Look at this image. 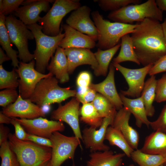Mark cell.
I'll use <instances>...</instances> for the list:
<instances>
[{
    "instance_id": "6da1fadb",
    "label": "cell",
    "mask_w": 166,
    "mask_h": 166,
    "mask_svg": "<svg viewBox=\"0 0 166 166\" xmlns=\"http://www.w3.org/2000/svg\"><path fill=\"white\" fill-rule=\"evenodd\" d=\"M136 23L131 37L137 59L144 66L153 65L166 54V38L161 24L150 18Z\"/></svg>"
},
{
    "instance_id": "7a4b0ae2",
    "label": "cell",
    "mask_w": 166,
    "mask_h": 166,
    "mask_svg": "<svg viewBox=\"0 0 166 166\" xmlns=\"http://www.w3.org/2000/svg\"><path fill=\"white\" fill-rule=\"evenodd\" d=\"M9 142L15 154L20 166H45L50 162L51 148L40 145L32 141L17 138L10 133Z\"/></svg>"
},
{
    "instance_id": "3957f363",
    "label": "cell",
    "mask_w": 166,
    "mask_h": 166,
    "mask_svg": "<svg viewBox=\"0 0 166 166\" xmlns=\"http://www.w3.org/2000/svg\"><path fill=\"white\" fill-rule=\"evenodd\" d=\"M91 15L97 29L98 36L97 47L102 50L111 48L119 43L124 35L133 32L137 24L111 22L104 19L98 11H93Z\"/></svg>"
},
{
    "instance_id": "277c9868",
    "label": "cell",
    "mask_w": 166,
    "mask_h": 166,
    "mask_svg": "<svg viewBox=\"0 0 166 166\" xmlns=\"http://www.w3.org/2000/svg\"><path fill=\"white\" fill-rule=\"evenodd\" d=\"M53 75L43 79L38 84L33 94L28 99L38 106L60 103L71 97H75L77 91L69 87L62 88Z\"/></svg>"
},
{
    "instance_id": "5b68a950",
    "label": "cell",
    "mask_w": 166,
    "mask_h": 166,
    "mask_svg": "<svg viewBox=\"0 0 166 166\" xmlns=\"http://www.w3.org/2000/svg\"><path fill=\"white\" fill-rule=\"evenodd\" d=\"M27 26L33 33L36 43V49L34 51L35 69L45 74L50 59L55 52L65 34L61 32L57 36H50L44 34L42 26L37 23Z\"/></svg>"
},
{
    "instance_id": "8992f818",
    "label": "cell",
    "mask_w": 166,
    "mask_h": 166,
    "mask_svg": "<svg viewBox=\"0 0 166 166\" xmlns=\"http://www.w3.org/2000/svg\"><path fill=\"white\" fill-rule=\"evenodd\" d=\"M108 18L115 22L132 24L146 18L159 21L163 20V11L160 10L154 0H148L141 4L129 5L111 11Z\"/></svg>"
},
{
    "instance_id": "52a82bcc",
    "label": "cell",
    "mask_w": 166,
    "mask_h": 166,
    "mask_svg": "<svg viewBox=\"0 0 166 166\" xmlns=\"http://www.w3.org/2000/svg\"><path fill=\"white\" fill-rule=\"evenodd\" d=\"M5 25L11 42L18 49L20 60L25 63L31 61L34 55L29 50L28 41L34 38L32 32L22 21L11 14L6 17Z\"/></svg>"
},
{
    "instance_id": "ba28073f",
    "label": "cell",
    "mask_w": 166,
    "mask_h": 166,
    "mask_svg": "<svg viewBox=\"0 0 166 166\" xmlns=\"http://www.w3.org/2000/svg\"><path fill=\"white\" fill-rule=\"evenodd\" d=\"M81 6L78 0H56L51 8L38 21L43 32L55 36L61 32L60 25L62 19L68 13Z\"/></svg>"
},
{
    "instance_id": "9c48e42d",
    "label": "cell",
    "mask_w": 166,
    "mask_h": 166,
    "mask_svg": "<svg viewBox=\"0 0 166 166\" xmlns=\"http://www.w3.org/2000/svg\"><path fill=\"white\" fill-rule=\"evenodd\" d=\"M49 139L52 144L49 166H60L67 159L73 160L77 146L82 149L80 140L75 136H67L56 132Z\"/></svg>"
},
{
    "instance_id": "30bf717a",
    "label": "cell",
    "mask_w": 166,
    "mask_h": 166,
    "mask_svg": "<svg viewBox=\"0 0 166 166\" xmlns=\"http://www.w3.org/2000/svg\"><path fill=\"white\" fill-rule=\"evenodd\" d=\"M35 64L33 59L28 63L21 61L18 68H15L20 78L18 80L19 94L24 99L30 98L41 80L53 75L50 72L46 74L39 72L35 69Z\"/></svg>"
},
{
    "instance_id": "8fae6325",
    "label": "cell",
    "mask_w": 166,
    "mask_h": 166,
    "mask_svg": "<svg viewBox=\"0 0 166 166\" xmlns=\"http://www.w3.org/2000/svg\"><path fill=\"white\" fill-rule=\"evenodd\" d=\"M112 64L122 74L128 86L127 90H121L120 93L126 97L136 98L140 97L144 87L145 78L153 65L150 64L139 69H131L120 64Z\"/></svg>"
},
{
    "instance_id": "7c38bea8",
    "label": "cell",
    "mask_w": 166,
    "mask_h": 166,
    "mask_svg": "<svg viewBox=\"0 0 166 166\" xmlns=\"http://www.w3.org/2000/svg\"><path fill=\"white\" fill-rule=\"evenodd\" d=\"M19 123L28 133L49 139L53 133L62 132L65 129L61 121L49 120L42 117L33 119L12 117Z\"/></svg>"
},
{
    "instance_id": "4fadbf2b",
    "label": "cell",
    "mask_w": 166,
    "mask_h": 166,
    "mask_svg": "<svg viewBox=\"0 0 166 166\" xmlns=\"http://www.w3.org/2000/svg\"><path fill=\"white\" fill-rule=\"evenodd\" d=\"M80 103L76 97H73L64 105L60 104L52 112L50 117L53 120L66 123L72 128L75 136L82 140L79 118Z\"/></svg>"
},
{
    "instance_id": "5bb4252c",
    "label": "cell",
    "mask_w": 166,
    "mask_h": 166,
    "mask_svg": "<svg viewBox=\"0 0 166 166\" xmlns=\"http://www.w3.org/2000/svg\"><path fill=\"white\" fill-rule=\"evenodd\" d=\"M115 117L104 118L98 129L91 127H85L82 131V140L85 148L92 152L109 150V146L104 143L108 127L111 124Z\"/></svg>"
},
{
    "instance_id": "9a60e30c",
    "label": "cell",
    "mask_w": 166,
    "mask_h": 166,
    "mask_svg": "<svg viewBox=\"0 0 166 166\" xmlns=\"http://www.w3.org/2000/svg\"><path fill=\"white\" fill-rule=\"evenodd\" d=\"M90 12L88 6H81L73 11L66 22L70 27L88 35L96 41L98 40V31L90 17Z\"/></svg>"
},
{
    "instance_id": "2e32d148",
    "label": "cell",
    "mask_w": 166,
    "mask_h": 166,
    "mask_svg": "<svg viewBox=\"0 0 166 166\" xmlns=\"http://www.w3.org/2000/svg\"><path fill=\"white\" fill-rule=\"evenodd\" d=\"M17 100L3 108L2 113L11 117L33 119L40 117H45V113L43 109L28 99H23L19 94Z\"/></svg>"
},
{
    "instance_id": "e0dca14e",
    "label": "cell",
    "mask_w": 166,
    "mask_h": 166,
    "mask_svg": "<svg viewBox=\"0 0 166 166\" xmlns=\"http://www.w3.org/2000/svg\"><path fill=\"white\" fill-rule=\"evenodd\" d=\"M131 114L123 107L117 112L111 126L119 130L135 150L138 149L140 136L137 131L129 124Z\"/></svg>"
},
{
    "instance_id": "ac0fdd59",
    "label": "cell",
    "mask_w": 166,
    "mask_h": 166,
    "mask_svg": "<svg viewBox=\"0 0 166 166\" xmlns=\"http://www.w3.org/2000/svg\"><path fill=\"white\" fill-rule=\"evenodd\" d=\"M115 68L111 63L105 79L97 84L91 83L89 87L107 99L118 110L123 107L119 94L117 91L114 80Z\"/></svg>"
},
{
    "instance_id": "d6986e66",
    "label": "cell",
    "mask_w": 166,
    "mask_h": 166,
    "mask_svg": "<svg viewBox=\"0 0 166 166\" xmlns=\"http://www.w3.org/2000/svg\"><path fill=\"white\" fill-rule=\"evenodd\" d=\"M68 63L69 74L72 73L78 66L89 65L94 70L98 63L94 53L89 49L85 48H69L64 49Z\"/></svg>"
},
{
    "instance_id": "ffe728a7",
    "label": "cell",
    "mask_w": 166,
    "mask_h": 166,
    "mask_svg": "<svg viewBox=\"0 0 166 166\" xmlns=\"http://www.w3.org/2000/svg\"><path fill=\"white\" fill-rule=\"evenodd\" d=\"M54 0H34V2L19 7L14 14L26 26L36 23L41 17L39 14L42 11L46 12L49 8V3Z\"/></svg>"
},
{
    "instance_id": "44dd1931",
    "label": "cell",
    "mask_w": 166,
    "mask_h": 166,
    "mask_svg": "<svg viewBox=\"0 0 166 166\" xmlns=\"http://www.w3.org/2000/svg\"><path fill=\"white\" fill-rule=\"evenodd\" d=\"M62 28L65 36L58 46L64 49L69 48H85L90 49L96 45L95 41L88 35L83 34L70 27L64 24Z\"/></svg>"
},
{
    "instance_id": "7402d4cb",
    "label": "cell",
    "mask_w": 166,
    "mask_h": 166,
    "mask_svg": "<svg viewBox=\"0 0 166 166\" xmlns=\"http://www.w3.org/2000/svg\"><path fill=\"white\" fill-rule=\"evenodd\" d=\"M50 64L47 69L61 83L69 80L68 71V63L64 49L58 46L55 54L52 57Z\"/></svg>"
},
{
    "instance_id": "603a6c76",
    "label": "cell",
    "mask_w": 166,
    "mask_h": 166,
    "mask_svg": "<svg viewBox=\"0 0 166 166\" xmlns=\"http://www.w3.org/2000/svg\"><path fill=\"white\" fill-rule=\"evenodd\" d=\"M120 97L123 104V107L126 109L134 117L136 124L139 128L143 124L148 127L150 126V122L148 118L145 107L140 96L135 99L127 97L120 93Z\"/></svg>"
},
{
    "instance_id": "cb8c5ba5",
    "label": "cell",
    "mask_w": 166,
    "mask_h": 166,
    "mask_svg": "<svg viewBox=\"0 0 166 166\" xmlns=\"http://www.w3.org/2000/svg\"><path fill=\"white\" fill-rule=\"evenodd\" d=\"M125 155L116 154L110 150L91 152L86 166H121Z\"/></svg>"
},
{
    "instance_id": "d4e9b609",
    "label": "cell",
    "mask_w": 166,
    "mask_h": 166,
    "mask_svg": "<svg viewBox=\"0 0 166 166\" xmlns=\"http://www.w3.org/2000/svg\"><path fill=\"white\" fill-rule=\"evenodd\" d=\"M142 152L151 154H166V133L154 131L147 136L142 147Z\"/></svg>"
},
{
    "instance_id": "484cf974",
    "label": "cell",
    "mask_w": 166,
    "mask_h": 166,
    "mask_svg": "<svg viewBox=\"0 0 166 166\" xmlns=\"http://www.w3.org/2000/svg\"><path fill=\"white\" fill-rule=\"evenodd\" d=\"M121 46V43H119L114 47L106 50L98 48L97 51L94 53L98 63L97 68L94 70L96 76L107 75L110 61Z\"/></svg>"
},
{
    "instance_id": "4316f807",
    "label": "cell",
    "mask_w": 166,
    "mask_h": 166,
    "mask_svg": "<svg viewBox=\"0 0 166 166\" xmlns=\"http://www.w3.org/2000/svg\"><path fill=\"white\" fill-rule=\"evenodd\" d=\"M156 80V76L152 75L145 82L140 97L143 100L147 116L151 117L155 113L153 102L155 101Z\"/></svg>"
},
{
    "instance_id": "83f0119b",
    "label": "cell",
    "mask_w": 166,
    "mask_h": 166,
    "mask_svg": "<svg viewBox=\"0 0 166 166\" xmlns=\"http://www.w3.org/2000/svg\"><path fill=\"white\" fill-rule=\"evenodd\" d=\"M6 16L0 14V44L6 54L12 61V65L14 68L19 66L20 62L17 57L18 52L12 47L8 31L5 25Z\"/></svg>"
},
{
    "instance_id": "f1b7e54d",
    "label": "cell",
    "mask_w": 166,
    "mask_h": 166,
    "mask_svg": "<svg viewBox=\"0 0 166 166\" xmlns=\"http://www.w3.org/2000/svg\"><path fill=\"white\" fill-rule=\"evenodd\" d=\"M121 49L117 57L113 59V63L119 64L130 61L138 65L140 64L134 51L132 41L129 34H125L121 38Z\"/></svg>"
},
{
    "instance_id": "f546056e",
    "label": "cell",
    "mask_w": 166,
    "mask_h": 166,
    "mask_svg": "<svg viewBox=\"0 0 166 166\" xmlns=\"http://www.w3.org/2000/svg\"><path fill=\"white\" fill-rule=\"evenodd\" d=\"M105 140H108L110 145L120 148L128 157H131L134 151L121 132L111 126L107 129Z\"/></svg>"
},
{
    "instance_id": "4dcf8cb0",
    "label": "cell",
    "mask_w": 166,
    "mask_h": 166,
    "mask_svg": "<svg viewBox=\"0 0 166 166\" xmlns=\"http://www.w3.org/2000/svg\"><path fill=\"white\" fill-rule=\"evenodd\" d=\"M132 160L139 166H161L166 164V154H151L134 150L131 154Z\"/></svg>"
},
{
    "instance_id": "1f68e13d",
    "label": "cell",
    "mask_w": 166,
    "mask_h": 166,
    "mask_svg": "<svg viewBox=\"0 0 166 166\" xmlns=\"http://www.w3.org/2000/svg\"><path fill=\"white\" fill-rule=\"evenodd\" d=\"M80 114L81 120L90 127L97 129L102 124L103 118L100 115L92 102L82 104Z\"/></svg>"
},
{
    "instance_id": "d6a6232c",
    "label": "cell",
    "mask_w": 166,
    "mask_h": 166,
    "mask_svg": "<svg viewBox=\"0 0 166 166\" xmlns=\"http://www.w3.org/2000/svg\"><path fill=\"white\" fill-rule=\"evenodd\" d=\"M100 115L103 118L115 117L117 111L110 102L101 94L97 93L92 102Z\"/></svg>"
},
{
    "instance_id": "836d02e7",
    "label": "cell",
    "mask_w": 166,
    "mask_h": 166,
    "mask_svg": "<svg viewBox=\"0 0 166 166\" xmlns=\"http://www.w3.org/2000/svg\"><path fill=\"white\" fill-rule=\"evenodd\" d=\"M18 75L14 68L11 71H8L0 65V89H16L19 86Z\"/></svg>"
},
{
    "instance_id": "e575fe53",
    "label": "cell",
    "mask_w": 166,
    "mask_h": 166,
    "mask_svg": "<svg viewBox=\"0 0 166 166\" xmlns=\"http://www.w3.org/2000/svg\"><path fill=\"white\" fill-rule=\"evenodd\" d=\"M0 145L1 166H16L19 164L16 156L12 150L9 141H6Z\"/></svg>"
},
{
    "instance_id": "d590c367",
    "label": "cell",
    "mask_w": 166,
    "mask_h": 166,
    "mask_svg": "<svg viewBox=\"0 0 166 166\" xmlns=\"http://www.w3.org/2000/svg\"><path fill=\"white\" fill-rule=\"evenodd\" d=\"M98 2L100 8L105 11H113L129 5L130 4H139L141 2L140 0H94Z\"/></svg>"
},
{
    "instance_id": "8d00e7d4",
    "label": "cell",
    "mask_w": 166,
    "mask_h": 166,
    "mask_svg": "<svg viewBox=\"0 0 166 166\" xmlns=\"http://www.w3.org/2000/svg\"><path fill=\"white\" fill-rule=\"evenodd\" d=\"M19 94L16 89H6L0 92V105L5 108L14 103Z\"/></svg>"
},
{
    "instance_id": "74e56055",
    "label": "cell",
    "mask_w": 166,
    "mask_h": 166,
    "mask_svg": "<svg viewBox=\"0 0 166 166\" xmlns=\"http://www.w3.org/2000/svg\"><path fill=\"white\" fill-rule=\"evenodd\" d=\"M23 1V0H0V14L6 16L14 12Z\"/></svg>"
},
{
    "instance_id": "f35d334b",
    "label": "cell",
    "mask_w": 166,
    "mask_h": 166,
    "mask_svg": "<svg viewBox=\"0 0 166 166\" xmlns=\"http://www.w3.org/2000/svg\"><path fill=\"white\" fill-rule=\"evenodd\" d=\"M155 101L158 103L166 101V73L156 80Z\"/></svg>"
},
{
    "instance_id": "ab89813d",
    "label": "cell",
    "mask_w": 166,
    "mask_h": 166,
    "mask_svg": "<svg viewBox=\"0 0 166 166\" xmlns=\"http://www.w3.org/2000/svg\"><path fill=\"white\" fill-rule=\"evenodd\" d=\"M150 126L154 131L166 133V105L163 107L157 119L150 122Z\"/></svg>"
},
{
    "instance_id": "60d3db41",
    "label": "cell",
    "mask_w": 166,
    "mask_h": 166,
    "mask_svg": "<svg viewBox=\"0 0 166 166\" xmlns=\"http://www.w3.org/2000/svg\"><path fill=\"white\" fill-rule=\"evenodd\" d=\"M91 81V76L89 73L86 71L80 72L76 79V84L78 88L77 92H81L89 88Z\"/></svg>"
},
{
    "instance_id": "b9f144b4",
    "label": "cell",
    "mask_w": 166,
    "mask_h": 166,
    "mask_svg": "<svg viewBox=\"0 0 166 166\" xmlns=\"http://www.w3.org/2000/svg\"><path fill=\"white\" fill-rule=\"evenodd\" d=\"M95 90L89 87L82 92H77L75 97L82 104L90 103L95 98L97 94Z\"/></svg>"
},
{
    "instance_id": "7bdbcfd3",
    "label": "cell",
    "mask_w": 166,
    "mask_h": 166,
    "mask_svg": "<svg viewBox=\"0 0 166 166\" xmlns=\"http://www.w3.org/2000/svg\"><path fill=\"white\" fill-rule=\"evenodd\" d=\"M166 72V54L158 59L153 65L148 74L150 76Z\"/></svg>"
},
{
    "instance_id": "ee69618b",
    "label": "cell",
    "mask_w": 166,
    "mask_h": 166,
    "mask_svg": "<svg viewBox=\"0 0 166 166\" xmlns=\"http://www.w3.org/2000/svg\"><path fill=\"white\" fill-rule=\"evenodd\" d=\"M12 118L11 124L15 128V135L20 140L27 141L28 133L26 132L22 125L13 118Z\"/></svg>"
},
{
    "instance_id": "f6af8a7d",
    "label": "cell",
    "mask_w": 166,
    "mask_h": 166,
    "mask_svg": "<svg viewBox=\"0 0 166 166\" xmlns=\"http://www.w3.org/2000/svg\"><path fill=\"white\" fill-rule=\"evenodd\" d=\"M27 140L40 145L52 148V143L49 139L45 138L28 133Z\"/></svg>"
},
{
    "instance_id": "bcb514c9",
    "label": "cell",
    "mask_w": 166,
    "mask_h": 166,
    "mask_svg": "<svg viewBox=\"0 0 166 166\" xmlns=\"http://www.w3.org/2000/svg\"><path fill=\"white\" fill-rule=\"evenodd\" d=\"M10 133V129L2 124L0 125V145L7 141Z\"/></svg>"
},
{
    "instance_id": "7dc6e473",
    "label": "cell",
    "mask_w": 166,
    "mask_h": 166,
    "mask_svg": "<svg viewBox=\"0 0 166 166\" xmlns=\"http://www.w3.org/2000/svg\"><path fill=\"white\" fill-rule=\"evenodd\" d=\"M11 118L6 116L4 114L2 111H0V123L1 124H11Z\"/></svg>"
},
{
    "instance_id": "c3c4849f",
    "label": "cell",
    "mask_w": 166,
    "mask_h": 166,
    "mask_svg": "<svg viewBox=\"0 0 166 166\" xmlns=\"http://www.w3.org/2000/svg\"><path fill=\"white\" fill-rule=\"evenodd\" d=\"M156 3L159 9L162 11H166V0H156Z\"/></svg>"
},
{
    "instance_id": "681fc988",
    "label": "cell",
    "mask_w": 166,
    "mask_h": 166,
    "mask_svg": "<svg viewBox=\"0 0 166 166\" xmlns=\"http://www.w3.org/2000/svg\"><path fill=\"white\" fill-rule=\"evenodd\" d=\"M10 60V59L5 54L3 50L1 48H0V64L2 65L4 62L8 61Z\"/></svg>"
},
{
    "instance_id": "f907efd6",
    "label": "cell",
    "mask_w": 166,
    "mask_h": 166,
    "mask_svg": "<svg viewBox=\"0 0 166 166\" xmlns=\"http://www.w3.org/2000/svg\"><path fill=\"white\" fill-rule=\"evenodd\" d=\"M162 27L164 36L166 38V19L164 22L161 23Z\"/></svg>"
},
{
    "instance_id": "816d5d0a",
    "label": "cell",
    "mask_w": 166,
    "mask_h": 166,
    "mask_svg": "<svg viewBox=\"0 0 166 166\" xmlns=\"http://www.w3.org/2000/svg\"><path fill=\"white\" fill-rule=\"evenodd\" d=\"M127 166H135L133 164H131Z\"/></svg>"
},
{
    "instance_id": "f5cc1de1",
    "label": "cell",
    "mask_w": 166,
    "mask_h": 166,
    "mask_svg": "<svg viewBox=\"0 0 166 166\" xmlns=\"http://www.w3.org/2000/svg\"><path fill=\"white\" fill-rule=\"evenodd\" d=\"M50 166V162L49 163L45 166Z\"/></svg>"
},
{
    "instance_id": "db71d44e",
    "label": "cell",
    "mask_w": 166,
    "mask_h": 166,
    "mask_svg": "<svg viewBox=\"0 0 166 166\" xmlns=\"http://www.w3.org/2000/svg\"><path fill=\"white\" fill-rule=\"evenodd\" d=\"M161 166H166V165H161Z\"/></svg>"
},
{
    "instance_id": "11a10c76",
    "label": "cell",
    "mask_w": 166,
    "mask_h": 166,
    "mask_svg": "<svg viewBox=\"0 0 166 166\" xmlns=\"http://www.w3.org/2000/svg\"><path fill=\"white\" fill-rule=\"evenodd\" d=\"M19 166V164H18V165H17V166Z\"/></svg>"
},
{
    "instance_id": "9f6ffc18",
    "label": "cell",
    "mask_w": 166,
    "mask_h": 166,
    "mask_svg": "<svg viewBox=\"0 0 166 166\" xmlns=\"http://www.w3.org/2000/svg\"></svg>"
}]
</instances>
